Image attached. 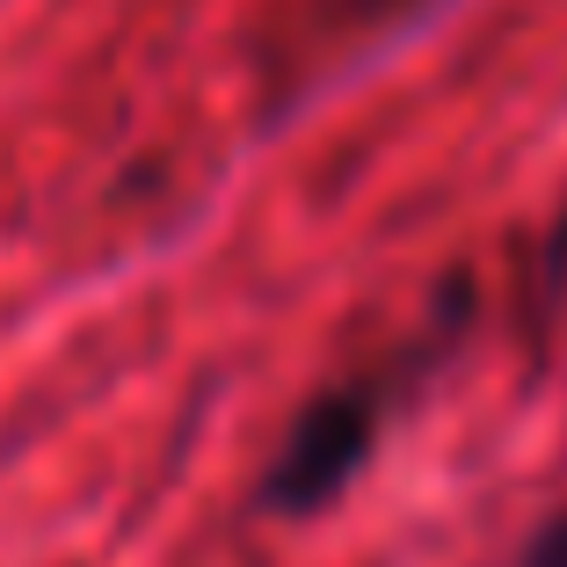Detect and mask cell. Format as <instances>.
I'll use <instances>...</instances> for the list:
<instances>
[{
  "label": "cell",
  "mask_w": 567,
  "mask_h": 567,
  "mask_svg": "<svg viewBox=\"0 0 567 567\" xmlns=\"http://www.w3.org/2000/svg\"><path fill=\"white\" fill-rule=\"evenodd\" d=\"M466 328H473V277L451 269V277L436 284L430 313H422L393 350H379V357H364V364H350L342 379H328L299 415L284 422L262 481H255V517H320V509L379 458L385 430L401 422V408L458 357Z\"/></svg>",
  "instance_id": "obj_1"
},
{
  "label": "cell",
  "mask_w": 567,
  "mask_h": 567,
  "mask_svg": "<svg viewBox=\"0 0 567 567\" xmlns=\"http://www.w3.org/2000/svg\"><path fill=\"white\" fill-rule=\"evenodd\" d=\"M538 299H546V306L567 299V204L553 212L546 240H538Z\"/></svg>",
  "instance_id": "obj_2"
},
{
  "label": "cell",
  "mask_w": 567,
  "mask_h": 567,
  "mask_svg": "<svg viewBox=\"0 0 567 567\" xmlns=\"http://www.w3.org/2000/svg\"><path fill=\"white\" fill-rule=\"evenodd\" d=\"M517 567H567V502L532 524V538L517 546Z\"/></svg>",
  "instance_id": "obj_3"
}]
</instances>
